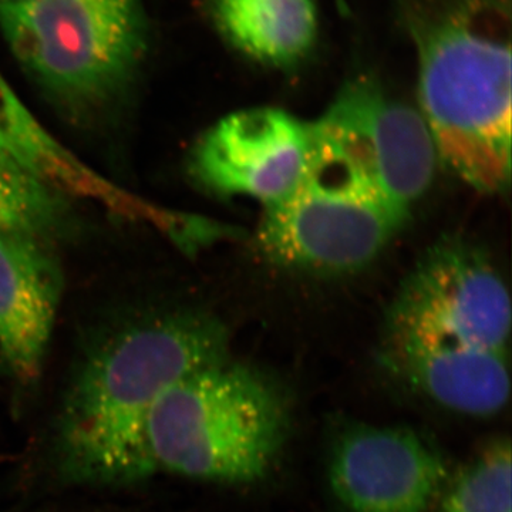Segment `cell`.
Returning a JSON list of instances; mask_svg holds the SVG:
<instances>
[{
    "instance_id": "ba28073f",
    "label": "cell",
    "mask_w": 512,
    "mask_h": 512,
    "mask_svg": "<svg viewBox=\"0 0 512 512\" xmlns=\"http://www.w3.org/2000/svg\"><path fill=\"white\" fill-rule=\"evenodd\" d=\"M328 471L349 512H427L450 481L446 458L426 434L357 421L336 430Z\"/></svg>"
},
{
    "instance_id": "52a82bcc",
    "label": "cell",
    "mask_w": 512,
    "mask_h": 512,
    "mask_svg": "<svg viewBox=\"0 0 512 512\" xmlns=\"http://www.w3.org/2000/svg\"><path fill=\"white\" fill-rule=\"evenodd\" d=\"M312 124L404 214L429 190L439 160L429 127L419 110L390 96L376 77L353 76Z\"/></svg>"
},
{
    "instance_id": "7a4b0ae2",
    "label": "cell",
    "mask_w": 512,
    "mask_h": 512,
    "mask_svg": "<svg viewBox=\"0 0 512 512\" xmlns=\"http://www.w3.org/2000/svg\"><path fill=\"white\" fill-rule=\"evenodd\" d=\"M501 0L413 10L420 113L437 157L480 192L511 177L510 13Z\"/></svg>"
},
{
    "instance_id": "9a60e30c",
    "label": "cell",
    "mask_w": 512,
    "mask_h": 512,
    "mask_svg": "<svg viewBox=\"0 0 512 512\" xmlns=\"http://www.w3.org/2000/svg\"><path fill=\"white\" fill-rule=\"evenodd\" d=\"M62 215V202L52 187L0 154V229L46 238Z\"/></svg>"
},
{
    "instance_id": "4fadbf2b",
    "label": "cell",
    "mask_w": 512,
    "mask_h": 512,
    "mask_svg": "<svg viewBox=\"0 0 512 512\" xmlns=\"http://www.w3.org/2000/svg\"><path fill=\"white\" fill-rule=\"evenodd\" d=\"M57 148L0 76V154L49 187L55 178L80 190L101 184L89 180L82 167Z\"/></svg>"
},
{
    "instance_id": "5b68a950",
    "label": "cell",
    "mask_w": 512,
    "mask_h": 512,
    "mask_svg": "<svg viewBox=\"0 0 512 512\" xmlns=\"http://www.w3.org/2000/svg\"><path fill=\"white\" fill-rule=\"evenodd\" d=\"M311 127L301 180L265 207L259 247L272 261L316 272H348L376 258L410 215L328 137Z\"/></svg>"
},
{
    "instance_id": "6da1fadb",
    "label": "cell",
    "mask_w": 512,
    "mask_h": 512,
    "mask_svg": "<svg viewBox=\"0 0 512 512\" xmlns=\"http://www.w3.org/2000/svg\"><path fill=\"white\" fill-rule=\"evenodd\" d=\"M228 357V332L205 313L168 312L117 330L87 357L64 407L62 453L74 476H150L151 413L168 389Z\"/></svg>"
},
{
    "instance_id": "30bf717a",
    "label": "cell",
    "mask_w": 512,
    "mask_h": 512,
    "mask_svg": "<svg viewBox=\"0 0 512 512\" xmlns=\"http://www.w3.org/2000/svg\"><path fill=\"white\" fill-rule=\"evenodd\" d=\"M45 239L0 229V356L22 382H33L42 370L62 293Z\"/></svg>"
},
{
    "instance_id": "5bb4252c",
    "label": "cell",
    "mask_w": 512,
    "mask_h": 512,
    "mask_svg": "<svg viewBox=\"0 0 512 512\" xmlns=\"http://www.w3.org/2000/svg\"><path fill=\"white\" fill-rule=\"evenodd\" d=\"M511 443L485 444L444 490L441 512H511Z\"/></svg>"
},
{
    "instance_id": "277c9868",
    "label": "cell",
    "mask_w": 512,
    "mask_h": 512,
    "mask_svg": "<svg viewBox=\"0 0 512 512\" xmlns=\"http://www.w3.org/2000/svg\"><path fill=\"white\" fill-rule=\"evenodd\" d=\"M0 29L37 86L77 117L123 97L147 52L141 0H0Z\"/></svg>"
},
{
    "instance_id": "9c48e42d",
    "label": "cell",
    "mask_w": 512,
    "mask_h": 512,
    "mask_svg": "<svg viewBox=\"0 0 512 512\" xmlns=\"http://www.w3.org/2000/svg\"><path fill=\"white\" fill-rule=\"evenodd\" d=\"M309 148V124L272 107L242 110L198 138L188 171L205 190L245 195L268 207L299 183Z\"/></svg>"
},
{
    "instance_id": "3957f363",
    "label": "cell",
    "mask_w": 512,
    "mask_h": 512,
    "mask_svg": "<svg viewBox=\"0 0 512 512\" xmlns=\"http://www.w3.org/2000/svg\"><path fill=\"white\" fill-rule=\"evenodd\" d=\"M284 390L227 359L175 383L147 427L154 470L195 480L252 483L274 467L291 434Z\"/></svg>"
},
{
    "instance_id": "8fae6325",
    "label": "cell",
    "mask_w": 512,
    "mask_h": 512,
    "mask_svg": "<svg viewBox=\"0 0 512 512\" xmlns=\"http://www.w3.org/2000/svg\"><path fill=\"white\" fill-rule=\"evenodd\" d=\"M384 359L410 386L454 412L491 416L510 397L503 353L386 330Z\"/></svg>"
},
{
    "instance_id": "8992f818",
    "label": "cell",
    "mask_w": 512,
    "mask_h": 512,
    "mask_svg": "<svg viewBox=\"0 0 512 512\" xmlns=\"http://www.w3.org/2000/svg\"><path fill=\"white\" fill-rule=\"evenodd\" d=\"M386 330L508 355L510 293L477 248L444 239L400 286Z\"/></svg>"
},
{
    "instance_id": "7c38bea8",
    "label": "cell",
    "mask_w": 512,
    "mask_h": 512,
    "mask_svg": "<svg viewBox=\"0 0 512 512\" xmlns=\"http://www.w3.org/2000/svg\"><path fill=\"white\" fill-rule=\"evenodd\" d=\"M207 8L229 46L271 69H295L318 43L313 0H207Z\"/></svg>"
}]
</instances>
